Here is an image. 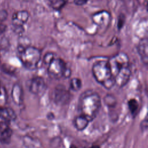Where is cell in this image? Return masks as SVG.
I'll return each mask as SVG.
<instances>
[{
	"mask_svg": "<svg viewBox=\"0 0 148 148\" xmlns=\"http://www.w3.org/2000/svg\"><path fill=\"white\" fill-rule=\"evenodd\" d=\"M67 67L65 62L62 59L56 57L47 66V73L52 79H60L64 77Z\"/></svg>",
	"mask_w": 148,
	"mask_h": 148,
	"instance_id": "cell-4",
	"label": "cell"
},
{
	"mask_svg": "<svg viewBox=\"0 0 148 148\" xmlns=\"http://www.w3.org/2000/svg\"><path fill=\"white\" fill-rule=\"evenodd\" d=\"M103 102L105 104L109 107L115 106L116 104V98L111 94L106 95L103 98Z\"/></svg>",
	"mask_w": 148,
	"mask_h": 148,
	"instance_id": "cell-18",
	"label": "cell"
},
{
	"mask_svg": "<svg viewBox=\"0 0 148 148\" xmlns=\"http://www.w3.org/2000/svg\"><path fill=\"white\" fill-rule=\"evenodd\" d=\"M147 118L146 117L145 118V119H143L140 124V130L142 131V132H146L147 129Z\"/></svg>",
	"mask_w": 148,
	"mask_h": 148,
	"instance_id": "cell-20",
	"label": "cell"
},
{
	"mask_svg": "<svg viewBox=\"0 0 148 148\" xmlns=\"http://www.w3.org/2000/svg\"><path fill=\"white\" fill-rule=\"evenodd\" d=\"M101 105V98L97 92L93 90H86L79 98L78 110L80 114L91 122L97 117Z\"/></svg>",
	"mask_w": 148,
	"mask_h": 148,
	"instance_id": "cell-1",
	"label": "cell"
},
{
	"mask_svg": "<svg viewBox=\"0 0 148 148\" xmlns=\"http://www.w3.org/2000/svg\"><path fill=\"white\" fill-rule=\"evenodd\" d=\"M120 17L119 18V20H118V28L120 29L121 28V27H123L124 23V16L123 15H120Z\"/></svg>",
	"mask_w": 148,
	"mask_h": 148,
	"instance_id": "cell-23",
	"label": "cell"
},
{
	"mask_svg": "<svg viewBox=\"0 0 148 148\" xmlns=\"http://www.w3.org/2000/svg\"><path fill=\"white\" fill-rule=\"evenodd\" d=\"M88 0H73L74 3L77 6H83L87 2Z\"/></svg>",
	"mask_w": 148,
	"mask_h": 148,
	"instance_id": "cell-24",
	"label": "cell"
},
{
	"mask_svg": "<svg viewBox=\"0 0 148 148\" xmlns=\"http://www.w3.org/2000/svg\"><path fill=\"white\" fill-rule=\"evenodd\" d=\"M69 87L71 90L74 91H78L82 87V80L78 77H73L70 80Z\"/></svg>",
	"mask_w": 148,
	"mask_h": 148,
	"instance_id": "cell-17",
	"label": "cell"
},
{
	"mask_svg": "<svg viewBox=\"0 0 148 148\" xmlns=\"http://www.w3.org/2000/svg\"><path fill=\"white\" fill-rule=\"evenodd\" d=\"M17 51L19 59L24 68L31 71L38 68L42 56L39 49L31 46H24L19 45Z\"/></svg>",
	"mask_w": 148,
	"mask_h": 148,
	"instance_id": "cell-3",
	"label": "cell"
},
{
	"mask_svg": "<svg viewBox=\"0 0 148 148\" xmlns=\"http://www.w3.org/2000/svg\"><path fill=\"white\" fill-rule=\"evenodd\" d=\"M92 73L95 80L106 89H111L115 86V82L106 60L95 62L92 66Z\"/></svg>",
	"mask_w": 148,
	"mask_h": 148,
	"instance_id": "cell-2",
	"label": "cell"
},
{
	"mask_svg": "<svg viewBox=\"0 0 148 148\" xmlns=\"http://www.w3.org/2000/svg\"><path fill=\"white\" fill-rule=\"evenodd\" d=\"M53 98L56 103L65 104L68 102L70 99V93L64 87L60 86L55 88Z\"/></svg>",
	"mask_w": 148,
	"mask_h": 148,
	"instance_id": "cell-11",
	"label": "cell"
},
{
	"mask_svg": "<svg viewBox=\"0 0 148 148\" xmlns=\"http://www.w3.org/2000/svg\"><path fill=\"white\" fill-rule=\"evenodd\" d=\"M2 86H1V82H0V96L2 95Z\"/></svg>",
	"mask_w": 148,
	"mask_h": 148,
	"instance_id": "cell-26",
	"label": "cell"
},
{
	"mask_svg": "<svg viewBox=\"0 0 148 148\" xmlns=\"http://www.w3.org/2000/svg\"><path fill=\"white\" fill-rule=\"evenodd\" d=\"M90 121L84 116L79 114L75 117L73 120V124L75 128L79 131H83L89 124Z\"/></svg>",
	"mask_w": 148,
	"mask_h": 148,
	"instance_id": "cell-15",
	"label": "cell"
},
{
	"mask_svg": "<svg viewBox=\"0 0 148 148\" xmlns=\"http://www.w3.org/2000/svg\"><path fill=\"white\" fill-rule=\"evenodd\" d=\"M64 3H65V2L63 0H61V1H57V2H55L54 3V8L55 9H60L61 8H62L64 5Z\"/></svg>",
	"mask_w": 148,
	"mask_h": 148,
	"instance_id": "cell-22",
	"label": "cell"
},
{
	"mask_svg": "<svg viewBox=\"0 0 148 148\" xmlns=\"http://www.w3.org/2000/svg\"><path fill=\"white\" fill-rule=\"evenodd\" d=\"M131 75V71L130 66L123 68L114 77L115 85L120 88L124 87L129 82Z\"/></svg>",
	"mask_w": 148,
	"mask_h": 148,
	"instance_id": "cell-9",
	"label": "cell"
},
{
	"mask_svg": "<svg viewBox=\"0 0 148 148\" xmlns=\"http://www.w3.org/2000/svg\"><path fill=\"white\" fill-rule=\"evenodd\" d=\"M69 148H77V146L76 145H75L73 144H72V145H71Z\"/></svg>",
	"mask_w": 148,
	"mask_h": 148,
	"instance_id": "cell-25",
	"label": "cell"
},
{
	"mask_svg": "<svg viewBox=\"0 0 148 148\" xmlns=\"http://www.w3.org/2000/svg\"><path fill=\"white\" fill-rule=\"evenodd\" d=\"M111 73L114 77L124 67L130 66V60L128 56L123 52L112 57L108 60Z\"/></svg>",
	"mask_w": 148,
	"mask_h": 148,
	"instance_id": "cell-5",
	"label": "cell"
},
{
	"mask_svg": "<svg viewBox=\"0 0 148 148\" xmlns=\"http://www.w3.org/2000/svg\"><path fill=\"white\" fill-rule=\"evenodd\" d=\"M127 105L131 116L135 118L139 113V103L138 101L135 98H131L128 101Z\"/></svg>",
	"mask_w": 148,
	"mask_h": 148,
	"instance_id": "cell-16",
	"label": "cell"
},
{
	"mask_svg": "<svg viewBox=\"0 0 148 148\" xmlns=\"http://www.w3.org/2000/svg\"><path fill=\"white\" fill-rule=\"evenodd\" d=\"M46 86L44 79L40 76L34 77L27 82V88L29 91L34 95L43 94L46 89Z\"/></svg>",
	"mask_w": 148,
	"mask_h": 148,
	"instance_id": "cell-6",
	"label": "cell"
},
{
	"mask_svg": "<svg viewBox=\"0 0 148 148\" xmlns=\"http://www.w3.org/2000/svg\"><path fill=\"white\" fill-rule=\"evenodd\" d=\"M29 17V13L25 10L14 12L12 17V23L14 28L23 30V26L27 23Z\"/></svg>",
	"mask_w": 148,
	"mask_h": 148,
	"instance_id": "cell-8",
	"label": "cell"
},
{
	"mask_svg": "<svg viewBox=\"0 0 148 148\" xmlns=\"http://www.w3.org/2000/svg\"><path fill=\"white\" fill-rule=\"evenodd\" d=\"M11 96L14 103L18 106H21L24 101V92L21 86L15 83L12 88Z\"/></svg>",
	"mask_w": 148,
	"mask_h": 148,
	"instance_id": "cell-13",
	"label": "cell"
},
{
	"mask_svg": "<svg viewBox=\"0 0 148 148\" xmlns=\"http://www.w3.org/2000/svg\"><path fill=\"white\" fill-rule=\"evenodd\" d=\"M17 116L15 112L10 108H0V119L3 121L9 123L16 119Z\"/></svg>",
	"mask_w": 148,
	"mask_h": 148,
	"instance_id": "cell-14",
	"label": "cell"
},
{
	"mask_svg": "<svg viewBox=\"0 0 148 148\" xmlns=\"http://www.w3.org/2000/svg\"><path fill=\"white\" fill-rule=\"evenodd\" d=\"M111 20V14L106 10L99 11L92 16V22L100 28H108Z\"/></svg>",
	"mask_w": 148,
	"mask_h": 148,
	"instance_id": "cell-7",
	"label": "cell"
},
{
	"mask_svg": "<svg viewBox=\"0 0 148 148\" xmlns=\"http://www.w3.org/2000/svg\"><path fill=\"white\" fill-rule=\"evenodd\" d=\"M90 148H100V147L98 145H93L91 146Z\"/></svg>",
	"mask_w": 148,
	"mask_h": 148,
	"instance_id": "cell-27",
	"label": "cell"
},
{
	"mask_svg": "<svg viewBox=\"0 0 148 148\" xmlns=\"http://www.w3.org/2000/svg\"><path fill=\"white\" fill-rule=\"evenodd\" d=\"M137 51L142 62L147 66L148 62V41L147 38L142 39L137 46Z\"/></svg>",
	"mask_w": 148,
	"mask_h": 148,
	"instance_id": "cell-12",
	"label": "cell"
},
{
	"mask_svg": "<svg viewBox=\"0 0 148 148\" xmlns=\"http://www.w3.org/2000/svg\"><path fill=\"white\" fill-rule=\"evenodd\" d=\"M12 130L9 125V123L5 121L0 122V143L2 144H9L12 139Z\"/></svg>",
	"mask_w": 148,
	"mask_h": 148,
	"instance_id": "cell-10",
	"label": "cell"
},
{
	"mask_svg": "<svg viewBox=\"0 0 148 148\" xmlns=\"http://www.w3.org/2000/svg\"><path fill=\"white\" fill-rule=\"evenodd\" d=\"M8 17V12L5 9L0 10V23L3 22Z\"/></svg>",
	"mask_w": 148,
	"mask_h": 148,
	"instance_id": "cell-21",
	"label": "cell"
},
{
	"mask_svg": "<svg viewBox=\"0 0 148 148\" xmlns=\"http://www.w3.org/2000/svg\"><path fill=\"white\" fill-rule=\"evenodd\" d=\"M56 57V55L54 53L48 52L44 56L43 58V62L46 66H47Z\"/></svg>",
	"mask_w": 148,
	"mask_h": 148,
	"instance_id": "cell-19",
	"label": "cell"
}]
</instances>
